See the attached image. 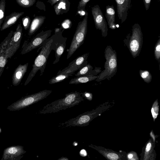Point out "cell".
<instances>
[{"label": "cell", "instance_id": "obj_1", "mask_svg": "<svg viewBox=\"0 0 160 160\" xmlns=\"http://www.w3.org/2000/svg\"><path fill=\"white\" fill-rule=\"evenodd\" d=\"M84 99L80 93L75 91L66 94L65 97L48 103L39 110L38 113H54L79 104Z\"/></svg>", "mask_w": 160, "mask_h": 160}, {"label": "cell", "instance_id": "obj_2", "mask_svg": "<svg viewBox=\"0 0 160 160\" xmlns=\"http://www.w3.org/2000/svg\"><path fill=\"white\" fill-rule=\"evenodd\" d=\"M111 105L108 102L100 105L95 109L80 114L76 117L60 123L58 127L65 128L71 127H84L88 125L94 118L100 115L110 108Z\"/></svg>", "mask_w": 160, "mask_h": 160}, {"label": "cell", "instance_id": "obj_3", "mask_svg": "<svg viewBox=\"0 0 160 160\" xmlns=\"http://www.w3.org/2000/svg\"><path fill=\"white\" fill-rule=\"evenodd\" d=\"M52 40L51 38L48 39L38 49V51L40 49L41 50L35 60L32 68L25 82L24 86L29 83L39 70H40V76L43 75L48 58L51 52L50 47Z\"/></svg>", "mask_w": 160, "mask_h": 160}, {"label": "cell", "instance_id": "obj_4", "mask_svg": "<svg viewBox=\"0 0 160 160\" xmlns=\"http://www.w3.org/2000/svg\"><path fill=\"white\" fill-rule=\"evenodd\" d=\"M106 59L104 69L101 71L95 80L100 82L105 79L110 80L116 73L118 69V60L117 53L111 46H107L104 51Z\"/></svg>", "mask_w": 160, "mask_h": 160}, {"label": "cell", "instance_id": "obj_5", "mask_svg": "<svg viewBox=\"0 0 160 160\" xmlns=\"http://www.w3.org/2000/svg\"><path fill=\"white\" fill-rule=\"evenodd\" d=\"M123 42L133 58H135L139 56L143 44V37L141 27L138 24L136 23L133 25L131 34L129 33Z\"/></svg>", "mask_w": 160, "mask_h": 160}, {"label": "cell", "instance_id": "obj_6", "mask_svg": "<svg viewBox=\"0 0 160 160\" xmlns=\"http://www.w3.org/2000/svg\"><path fill=\"white\" fill-rule=\"evenodd\" d=\"M52 92L51 90H44L26 96L8 106L7 109L10 111L19 110L46 98Z\"/></svg>", "mask_w": 160, "mask_h": 160}, {"label": "cell", "instance_id": "obj_7", "mask_svg": "<svg viewBox=\"0 0 160 160\" xmlns=\"http://www.w3.org/2000/svg\"><path fill=\"white\" fill-rule=\"evenodd\" d=\"M88 15L87 12L83 21L78 23L68 51L67 59H69L84 42L87 31Z\"/></svg>", "mask_w": 160, "mask_h": 160}, {"label": "cell", "instance_id": "obj_8", "mask_svg": "<svg viewBox=\"0 0 160 160\" xmlns=\"http://www.w3.org/2000/svg\"><path fill=\"white\" fill-rule=\"evenodd\" d=\"M51 31L42 32L37 35L29 42L27 43L25 41L22 47L21 54L27 53L32 50L43 45L51 34Z\"/></svg>", "mask_w": 160, "mask_h": 160}, {"label": "cell", "instance_id": "obj_9", "mask_svg": "<svg viewBox=\"0 0 160 160\" xmlns=\"http://www.w3.org/2000/svg\"><path fill=\"white\" fill-rule=\"evenodd\" d=\"M52 40L51 43L50 49L55 52V59L53 64H55L59 61L60 58L64 52L66 45L67 38L63 37L61 35L57 34V32L51 37Z\"/></svg>", "mask_w": 160, "mask_h": 160}, {"label": "cell", "instance_id": "obj_10", "mask_svg": "<svg viewBox=\"0 0 160 160\" xmlns=\"http://www.w3.org/2000/svg\"><path fill=\"white\" fill-rule=\"evenodd\" d=\"M92 13L96 29L101 30L102 37H106L108 31L107 24L98 5L92 8Z\"/></svg>", "mask_w": 160, "mask_h": 160}, {"label": "cell", "instance_id": "obj_11", "mask_svg": "<svg viewBox=\"0 0 160 160\" xmlns=\"http://www.w3.org/2000/svg\"><path fill=\"white\" fill-rule=\"evenodd\" d=\"M13 32V31H11L0 45V77L8 61V59L12 57L11 52L8 49V46Z\"/></svg>", "mask_w": 160, "mask_h": 160}, {"label": "cell", "instance_id": "obj_12", "mask_svg": "<svg viewBox=\"0 0 160 160\" xmlns=\"http://www.w3.org/2000/svg\"><path fill=\"white\" fill-rule=\"evenodd\" d=\"M89 53L88 52L79 56L71 62L68 66L61 71H59L57 75L63 73L73 74L88 64L87 59Z\"/></svg>", "mask_w": 160, "mask_h": 160}, {"label": "cell", "instance_id": "obj_13", "mask_svg": "<svg viewBox=\"0 0 160 160\" xmlns=\"http://www.w3.org/2000/svg\"><path fill=\"white\" fill-rule=\"evenodd\" d=\"M26 152L22 146L8 147L4 149L1 160H20Z\"/></svg>", "mask_w": 160, "mask_h": 160}, {"label": "cell", "instance_id": "obj_14", "mask_svg": "<svg viewBox=\"0 0 160 160\" xmlns=\"http://www.w3.org/2000/svg\"><path fill=\"white\" fill-rule=\"evenodd\" d=\"M88 146L97 151L107 159L111 160H123L126 159V153L117 152L112 150L91 144Z\"/></svg>", "mask_w": 160, "mask_h": 160}, {"label": "cell", "instance_id": "obj_15", "mask_svg": "<svg viewBox=\"0 0 160 160\" xmlns=\"http://www.w3.org/2000/svg\"><path fill=\"white\" fill-rule=\"evenodd\" d=\"M22 28L21 24H18L15 31L13 32L8 48L12 52V57L19 48L22 37Z\"/></svg>", "mask_w": 160, "mask_h": 160}, {"label": "cell", "instance_id": "obj_16", "mask_svg": "<svg viewBox=\"0 0 160 160\" xmlns=\"http://www.w3.org/2000/svg\"><path fill=\"white\" fill-rule=\"evenodd\" d=\"M117 4V13L121 23L125 21L127 18L128 12L130 7L131 0H115Z\"/></svg>", "mask_w": 160, "mask_h": 160}, {"label": "cell", "instance_id": "obj_17", "mask_svg": "<svg viewBox=\"0 0 160 160\" xmlns=\"http://www.w3.org/2000/svg\"><path fill=\"white\" fill-rule=\"evenodd\" d=\"M28 63L22 65L20 64L15 69L12 76V84L14 86L18 85L21 82L26 72Z\"/></svg>", "mask_w": 160, "mask_h": 160}, {"label": "cell", "instance_id": "obj_18", "mask_svg": "<svg viewBox=\"0 0 160 160\" xmlns=\"http://www.w3.org/2000/svg\"><path fill=\"white\" fill-rule=\"evenodd\" d=\"M24 14V12H14L9 15L6 16L2 25L0 30H4L15 24L18 19Z\"/></svg>", "mask_w": 160, "mask_h": 160}, {"label": "cell", "instance_id": "obj_19", "mask_svg": "<svg viewBox=\"0 0 160 160\" xmlns=\"http://www.w3.org/2000/svg\"><path fill=\"white\" fill-rule=\"evenodd\" d=\"M115 11L113 5H108L106 7L105 16L109 28L111 29H115L117 24L115 23Z\"/></svg>", "mask_w": 160, "mask_h": 160}, {"label": "cell", "instance_id": "obj_20", "mask_svg": "<svg viewBox=\"0 0 160 160\" xmlns=\"http://www.w3.org/2000/svg\"><path fill=\"white\" fill-rule=\"evenodd\" d=\"M154 142L150 139L145 145L143 153H142L143 160H152L155 157V152H154Z\"/></svg>", "mask_w": 160, "mask_h": 160}, {"label": "cell", "instance_id": "obj_21", "mask_svg": "<svg viewBox=\"0 0 160 160\" xmlns=\"http://www.w3.org/2000/svg\"><path fill=\"white\" fill-rule=\"evenodd\" d=\"M93 67L89 63L88 64L84 66L75 74V76L78 77L82 75H96L101 72V68L95 67L94 70H93Z\"/></svg>", "mask_w": 160, "mask_h": 160}, {"label": "cell", "instance_id": "obj_22", "mask_svg": "<svg viewBox=\"0 0 160 160\" xmlns=\"http://www.w3.org/2000/svg\"><path fill=\"white\" fill-rule=\"evenodd\" d=\"M98 76L93 75H82L72 78L69 83L70 84H78L85 83L88 82L95 80Z\"/></svg>", "mask_w": 160, "mask_h": 160}, {"label": "cell", "instance_id": "obj_23", "mask_svg": "<svg viewBox=\"0 0 160 160\" xmlns=\"http://www.w3.org/2000/svg\"><path fill=\"white\" fill-rule=\"evenodd\" d=\"M44 21V18L37 17L32 20L29 30L28 34L29 36L33 34L39 28Z\"/></svg>", "mask_w": 160, "mask_h": 160}, {"label": "cell", "instance_id": "obj_24", "mask_svg": "<svg viewBox=\"0 0 160 160\" xmlns=\"http://www.w3.org/2000/svg\"><path fill=\"white\" fill-rule=\"evenodd\" d=\"M73 74L70 73L57 74L56 76L53 77L49 80V83L52 84L62 82L69 77L73 76Z\"/></svg>", "mask_w": 160, "mask_h": 160}, {"label": "cell", "instance_id": "obj_25", "mask_svg": "<svg viewBox=\"0 0 160 160\" xmlns=\"http://www.w3.org/2000/svg\"><path fill=\"white\" fill-rule=\"evenodd\" d=\"M139 74L145 82L148 83L151 82L152 77L151 73L148 70H139Z\"/></svg>", "mask_w": 160, "mask_h": 160}, {"label": "cell", "instance_id": "obj_26", "mask_svg": "<svg viewBox=\"0 0 160 160\" xmlns=\"http://www.w3.org/2000/svg\"><path fill=\"white\" fill-rule=\"evenodd\" d=\"M5 0H1L0 1V29L5 19Z\"/></svg>", "mask_w": 160, "mask_h": 160}, {"label": "cell", "instance_id": "obj_27", "mask_svg": "<svg viewBox=\"0 0 160 160\" xmlns=\"http://www.w3.org/2000/svg\"><path fill=\"white\" fill-rule=\"evenodd\" d=\"M154 55L155 59L158 61L160 68V37L159 38L154 47Z\"/></svg>", "mask_w": 160, "mask_h": 160}, {"label": "cell", "instance_id": "obj_28", "mask_svg": "<svg viewBox=\"0 0 160 160\" xmlns=\"http://www.w3.org/2000/svg\"><path fill=\"white\" fill-rule=\"evenodd\" d=\"M159 106L158 105V99H157L153 103L151 109V112L154 121L157 118L158 113Z\"/></svg>", "mask_w": 160, "mask_h": 160}, {"label": "cell", "instance_id": "obj_29", "mask_svg": "<svg viewBox=\"0 0 160 160\" xmlns=\"http://www.w3.org/2000/svg\"><path fill=\"white\" fill-rule=\"evenodd\" d=\"M36 0H16L17 3L23 7H29L32 6Z\"/></svg>", "mask_w": 160, "mask_h": 160}, {"label": "cell", "instance_id": "obj_30", "mask_svg": "<svg viewBox=\"0 0 160 160\" xmlns=\"http://www.w3.org/2000/svg\"><path fill=\"white\" fill-rule=\"evenodd\" d=\"M22 22L24 29L26 30L28 29L29 26L30 22V19L28 16H26L22 19Z\"/></svg>", "mask_w": 160, "mask_h": 160}, {"label": "cell", "instance_id": "obj_31", "mask_svg": "<svg viewBox=\"0 0 160 160\" xmlns=\"http://www.w3.org/2000/svg\"><path fill=\"white\" fill-rule=\"evenodd\" d=\"M127 158L129 160H137L138 159L136 153L133 152H130L128 153L127 155Z\"/></svg>", "mask_w": 160, "mask_h": 160}, {"label": "cell", "instance_id": "obj_32", "mask_svg": "<svg viewBox=\"0 0 160 160\" xmlns=\"http://www.w3.org/2000/svg\"><path fill=\"white\" fill-rule=\"evenodd\" d=\"M90 0H81L80 2L78 8L79 9H84L87 2Z\"/></svg>", "mask_w": 160, "mask_h": 160}, {"label": "cell", "instance_id": "obj_33", "mask_svg": "<svg viewBox=\"0 0 160 160\" xmlns=\"http://www.w3.org/2000/svg\"><path fill=\"white\" fill-rule=\"evenodd\" d=\"M81 93L83 98L84 97L89 100H91L92 99V95L91 93L86 92Z\"/></svg>", "mask_w": 160, "mask_h": 160}, {"label": "cell", "instance_id": "obj_34", "mask_svg": "<svg viewBox=\"0 0 160 160\" xmlns=\"http://www.w3.org/2000/svg\"><path fill=\"white\" fill-rule=\"evenodd\" d=\"M151 0H143L146 10H148L150 7Z\"/></svg>", "mask_w": 160, "mask_h": 160}, {"label": "cell", "instance_id": "obj_35", "mask_svg": "<svg viewBox=\"0 0 160 160\" xmlns=\"http://www.w3.org/2000/svg\"><path fill=\"white\" fill-rule=\"evenodd\" d=\"M65 3L62 2H60L58 4V6H57V8L58 9H60L61 8H62L63 9H65Z\"/></svg>", "mask_w": 160, "mask_h": 160}, {"label": "cell", "instance_id": "obj_36", "mask_svg": "<svg viewBox=\"0 0 160 160\" xmlns=\"http://www.w3.org/2000/svg\"><path fill=\"white\" fill-rule=\"evenodd\" d=\"M68 21H66L65 22H63L62 24L63 27L65 28H69V25L68 23Z\"/></svg>", "mask_w": 160, "mask_h": 160}, {"label": "cell", "instance_id": "obj_37", "mask_svg": "<svg viewBox=\"0 0 160 160\" xmlns=\"http://www.w3.org/2000/svg\"><path fill=\"white\" fill-rule=\"evenodd\" d=\"M58 160H68V159L67 158V157H61L60 158H59Z\"/></svg>", "mask_w": 160, "mask_h": 160}, {"label": "cell", "instance_id": "obj_38", "mask_svg": "<svg viewBox=\"0 0 160 160\" xmlns=\"http://www.w3.org/2000/svg\"><path fill=\"white\" fill-rule=\"evenodd\" d=\"M81 14L82 15H84L85 14V12L83 11H82L81 12Z\"/></svg>", "mask_w": 160, "mask_h": 160}, {"label": "cell", "instance_id": "obj_39", "mask_svg": "<svg viewBox=\"0 0 160 160\" xmlns=\"http://www.w3.org/2000/svg\"><path fill=\"white\" fill-rule=\"evenodd\" d=\"M2 129H1V127H0V134L2 132Z\"/></svg>", "mask_w": 160, "mask_h": 160}, {"label": "cell", "instance_id": "obj_40", "mask_svg": "<svg viewBox=\"0 0 160 160\" xmlns=\"http://www.w3.org/2000/svg\"><path fill=\"white\" fill-rule=\"evenodd\" d=\"M158 2H160V0H157Z\"/></svg>", "mask_w": 160, "mask_h": 160}, {"label": "cell", "instance_id": "obj_41", "mask_svg": "<svg viewBox=\"0 0 160 160\" xmlns=\"http://www.w3.org/2000/svg\"><path fill=\"white\" fill-rule=\"evenodd\" d=\"M56 0L57 1H58V0Z\"/></svg>", "mask_w": 160, "mask_h": 160}]
</instances>
